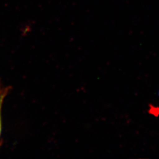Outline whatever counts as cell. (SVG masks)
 I'll return each instance as SVG.
<instances>
[{
	"label": "cell",
	"instance_id": "obj_2",
	"mask_svg": "<svg viewBox=\"0 0 159 159\" xmlns=\"http://www.w3.org/2000/svg\"><path fill=\"white\" fill-rule=\"evenodd\" d=\"M8 89L1 88L0 87V117H1V109L2 107V104L4 101V99L8 93Z\"/></svg>",
	"mask_w": 159,
	"mask_h": 159
},
{
	"label": "cell",
	"instance_id": "obj_3",
	"mask_svg": "<svg viewBox=\"0 0 159 159\" xmlns=\"http://www.w3.org/2000/svg\"><path fill=\"white\" fill-rule=\"evenodd\" d=\"M1 120L0 117V135H1Z\"/></svg>",
	"mask_w": 159,
	"mask_h": 159
},
{
	"label": "cell",
	"instance_id": "obj_1",
	"mask_svg": "<svg viewBox=\"0 0 159 159\" xmlns=\"http://www.w3.org/2000/svg\"><path fill=\"white\" fill-rule=\"evenodd\" d=\"M148 113L155 117H159V106H155L152 103L148 105Z\"/></svg>",
	"mask_w": 159,
	"mask_h": 159
}]
</instances>
